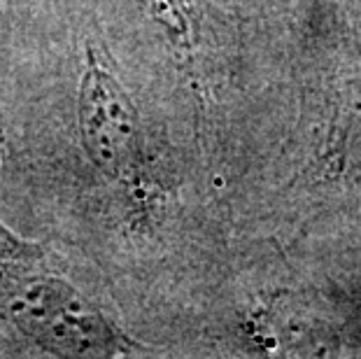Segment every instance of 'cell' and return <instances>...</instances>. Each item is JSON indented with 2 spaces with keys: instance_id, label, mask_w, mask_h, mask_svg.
Listing matches in <instances>:
<instances>
[{
  "instance_id": "3957f363",
  "label": "cell",
  "mask_w": 361,
  "mask_h": 359,
  "mask_svg": "<svg viewBox=\"0 0 361 359\" xmlns=\"http://www.w3.org/2000/svg\"><path fill=\"white\" fill-rule=\"evenodd\" d=\"M355 150H361V114L359 119H355Z\"/></svg>"
},
{
  "instance_id": "6da1fadb",
  "label": "cell",
  "mask_w": 361,
  "mask_h": 359,
  "mask_svg": "<svg viewBox=\"0 0 361 359\" xmlns=\"http://www.w3.org/2000/svg\"><path fill=\"white\" fill-rule=\"evenodd\" d=\"M3 303L17 329L61 357H119L135 343L73 282L44 271H17L3 285Z\"/></svg>"
},
{
  "instance_id": "7a4b0ae2",
  "label": "cell",
  "mask_w": 361,
  "mask_h": 359,
  "mask_svg": "<svg viewBox=\"0 0 361 359\" xmlns=\"http://www.w3.org/2000/svg\"><path fill=\"white\" fill-rule=\"evenodd\" d=\"M78 117L84 152L98 171L121 185L140 178L142 138L137 110L121 82L94 51H89L80 84Z\"/></svg>"
}]
</instances>
